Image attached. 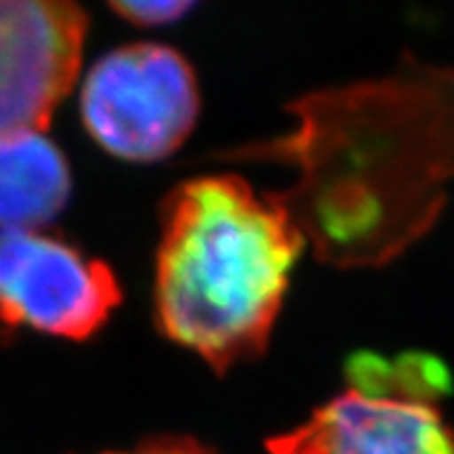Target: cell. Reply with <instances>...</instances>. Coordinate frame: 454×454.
Here are the masks:
<instances>
[{"instance_id":"6da1fadb","label":"cell","mask_w":454,"mask_h":454,"mask_svg":"<svg viewBox=\"0 0 454 454\" xmlns=\"http://www.w3.org/2000/svg\"><path fill=\"white\" fill-rule=\"evenodd\" d=\"M298 132L268 145L300 180L275 196L302 240L334 265H376L422 236L454 178V72L397 74L294 104Z\"/></svg>"},{"instance_id":"7a4b0ae2","label":"cell","mask_w":454,"mask_h":454,"mask_svg":"<svg viewBox=\"0 0 454 454\" xmlns=\"http://www.w3.org/2000/svg\"><path fill=\"white\" fill-rule=\"evenodd\" d=\"M302 245L275 196L233 176L187 180L161 207L160 328L217 372L259 356Z\"/></svg>"},{"instance_id":"3957f363","label":"cell","mask_w":454,"mask_h":454,"mask_svg":"<svg viewBox=\"0 0 454 454\" xmlns=\"http://www.w3.org/2000/svg\"><path fill=\"white\" fill-rule=\"evenodd\" d=\"M448 386L434 357L360 356L348 364V387L305 425L268 441V454H454L438 409Z\"/></svg>"},{"instance_id":"277c9868","label":"cell","mask_w":454,"mask_h":454,"mask_svg":"<svg viewBox=\"0 0 454 454\" xmlns=\"http://www.w3.org/2000/svg\"><path fill=\"white\" fill-rule=\"evenodd\" d=\"M199 115L190 63L155 42L102 56L81 88V118L109 155L127 161L164 160L183 145Z\"/></svg>"},{"instance_id":"5b68a950","label":"cell","mask_w":454,"mask_h":454,"mask_svg":"<svg viewBox=\"0 0 454 454\" xmlns=\"http://www.w3.org/2000/svg\"><path fill=\"white\" fill-rule=\"evenodd\" d=\"M121 302L109 265L37 231H0V318L37 333L88 340Z\"/></svg>"},{"instance_id":"8992f818","label":"cell","mask_w":454,"mask_h":454,"mask_svg":"<svg viewBox=\"0 0 454 454\" xmlns=\"http://www.w3.org/2000/svg\"><path fill=\"white\" fill-rule=\"evenodd\" d=\"M79 0H0V138L44 132L79 74Z\"/></svg>"},{"instance_id":"52a82bcc","label":"cell","mask_w":454,"mask_h":454,"mask_svg":"<svg viewBox=\"0 0 454 454\" xmlns=\"http://www.w3.org/2000/svg\"><path fill=\"white\" fill-rule=\"evenodd\" d=\"M67 161L42 132L0 138V231H37L65 207Z\"/></svg>"},{"instance_id":"ba28073f","label":"cell","mask_w":454,"mask_h":454,"mask_svg":"<svg viewBox=\"0 0 454 454\" xmlns=\"http://www.w3.org/2000/svg\"><path fill=\"white\" fill-rule=\"evenodd\" d=\"M121 17L141 26H160L176 21L196 0H106Z\"/></svg>"},{"instance_id":"9c48e42d","label":"cell","mask_w":454,"mask_h":454,"mask_svg":"<svg viewBox=\"0 0 454 454\" xmlns=\"http://www.w3.org/2000/svg\"><path fill=\"white\" fill-rule=\"evenodd\" d=\"M104 454H215L196 443L192 438H157L132 452H104Z\"/></svg>"}]
</instances>
